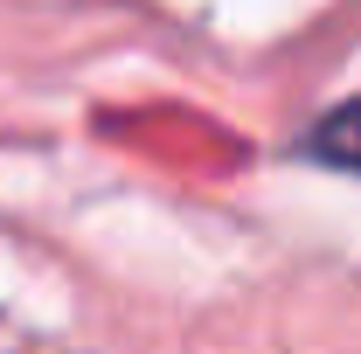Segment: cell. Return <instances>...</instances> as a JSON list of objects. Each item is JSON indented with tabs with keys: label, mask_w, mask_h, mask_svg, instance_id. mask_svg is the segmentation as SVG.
Returning <instances> with one entry per match:
<instances>
[{
	"label": "cell",
	"mask_w": 361,
	"mask_h": 354,
	"mask_svg": "<svg viewBox=\"0 0 361 354\" xmlns=\"http://www.w3.org/2000/svg\"><path fill=\"white\" fill-rule=\"evenodd\" d=\"M306 153H313V160H326V167L361 174V90L348 97V104H334L313 133H306Z\"/></svg>",
	"instance_id": "obj_1"
}]
</instances>
